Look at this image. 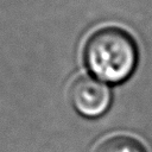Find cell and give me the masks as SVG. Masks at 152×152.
I'll use <instances>...</instances> for the list:
<instances>
[{
	"label": "cell",
	"instance_id": "6da1fadb",
	"mask_svg": "<svg viewBox=\"0 0 152 152\" xmlns=\"http://www.w3.org/2000/svg\"><path fill=\"white\" fill-rule=\"evenodd\" d=\"M83 62L96 78L112 84L121 83L135 70L138 48L125 30L114 26L101 27L86 40Z\"/></svg>",
	"mask_w": 152,
	"mask_h": 152
},
{
	"label": "cell",
	"instance_id": "7a4b0ae2",
	"mask_svg": "<svg viewBox=\"0 0 152 152\" xmlns=\"http://www.w3.org/2000/svg\"><path fill=\"white\" fill-rule=\"evenodd\" d=\"M69 100L78 114L99 118L109 108L112 94L106 83L89 76H80L70 84Z\"/></svg>",
	"mask_w": 152,
	"mask_h": 152
},
{
	"label": "cell",
	"instance_id": "3957f363",
	"mask_svg": "<svg viewBox=\"0 0 152 152\" xmlns=\"http://www.w3.org/2000/svg\"><path fill=\"white\" fill-rule=\"evenodd\" d=\"M95 152H146L142 144L135 138L126 134H115L103 139Z\"/></svg>",
	"mask_w": 152,
	"mask_h": 152
}]
</instances>
